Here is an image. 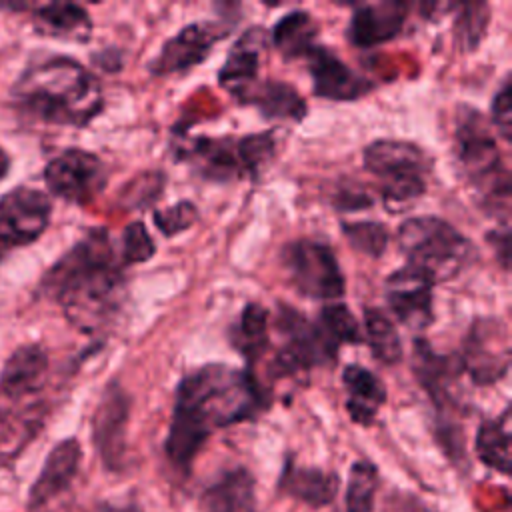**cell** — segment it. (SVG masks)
<instances>
[{"label":"cell","mask_w":512,"mask_h":512,"mask_svg":"<svg viewBox=\"0 0 512 512\" xmlns=\"http://www.w3.org/2000/svg\"><path fill=\"white\" fill-rule=\"evenodd\" d=\"M276 328L282 334V346L276 354V366L284 374L328 364L336 358L338 346H334L326 338L318 324L310 322L294 308L280 306Z\"/></svg>","instance_id":"11"},{"label":"cell","mask_w":512,"mask_h":512,"mask_svg":"<svg viewBox=\"0 0 512 512\" xmlns=\"http://www.w3.org/2000/svg\"><path fill=\"white\" fill-rule=\"evenodd\" d=\"M276 138L272 132L250 134L242 138H194L188 144L186 158L210 180H232L256 176L274 156Z\"/></svg>","instance_id":"6"},{"label":"cell","mask_w":512,"mask_h":512,"mask_svg":"<svg viewBox=\"0 0 512 512\" xmlns=\"http://www.w3.org/2000/svg\"><path fill=\"white\" fill-rule=\"evenodd\" d=\"M456 158L464 176L480 196L482 206L492 210L496 216L502 212L506 220L510 204V176L484 118L472 108L458 112Z\"/></svg>","instance_id":"4"},{"label":"cell","mask_w":512,"mask_h":512,"mask_svg":"<svg viewBox=\"0 0 512 512\" xmlns=\"http://www.w3.org/2000/svg\"><path fill=\"white\" fill-rule=\"evenodd\" d=\"M52 218V200L46 192L16 186L0 196V242L26 246L36 242Z\"/></svg>","instance_id":"13"},{"label":"cell","mask_w":512,"mask_h":512,"mask_svg":"<svg viewBox=\"0 0 512 512\" xmlns=\"http://www.w3.org/2000/svg\"><path fill=\"white\" fill-rule=\"evenodd\" d=\"M268 332H270V314H268V310L258 302H250V304L244 306L240 318L232 326L230 340H232V346L246 360H256L270 346Z\"/></svg>","instance_id":"29"},{"label":"cell","mask_w":512,"mask_h":512,"mask_svg":"<svg viewBox=\"0 0 512 512\" xmlns=\"http://www.w3.org/2000/svg\"><path fill=\"white\" fill-rule=\"evenodd\" d=\"M266 46L264 28H248L230 48L222 70L218 72V82L236 98L256 82L260 70V56Z\"/></svg>","instance_id":"24"},{"label":"cell","mask_w":512,"mask_h":512,"mask_svg":"<svg viewBox=\"0 0 512 512\" xmlns=\"http://www.w3.org/2000/svg\"><path fill=\"white\" fill-rule=\"evenodd\" d=\"M40 292L80 330L100 328L118 308L124 276L106 230H90L42 276Z\"/></svg>","instance_id":"2"},{"label":"cell","mask_w":512,"mask_h":512,"mask_svg":"<svg viewBox=\"0 0 512 512\" xmlns=\"http://www.w3.org/2000/svg\"><path fill=\"white\" fill-rule=\"evenodd\" d=\"M320 330L326 334V338L334 344H360L362 342V332L358 326V320L354 314L344 306L342 302H330L326 304L320 314L318 322Z\"/></svg>","instance_id":"32"},{"label":"cell","mask_w":512,"mask_h":512,"mask_svg":"<svg viewBox=\"0 0 512 512\" xmlns=\"http://www.w3.org/2000/svg\"><path fill=\"white\" fill-rule=\"evenodd\" d=\"M10 166H12V160H10V154L0 146V180L8 174V170H10Z\"/></svg>","instance_id":"41"},{"label":"cell","mask_w":512,"mask_h":512,"mask_svg":"<svg viewBox=\"0 0 512 512\" xmlns=\"http://www.w3.org/2000/svg\"><path fill=\"white\" fill-rule=\"evenodd\" d=\"M152 218H154L156 228L166 238H172V236H178V234H182V232H186L188 228L194 226V222L198 220V210L192 202L182 200V202H176V204H172L164 210H156Z\"/></svg>","instance_id":"35"},{"label":"cell","mask_w":512,"mask_h":512,"mask_svg":"<svg viewBox=\"0 0 512 512\" xmlns=\"http://www.w3.org/2000/svg\"><path fill=\"white\" fill-rule=\"evenodd\" d=\"M432 286L422 272L408 264L386 278V302L408 330L420 332L432 322Z\"/></svg>","instance_id":"17"},{"label":"cell","mask_w":512,"mask_h":512,"mask_svg":"<svg viewBox=\"0 0 512 512\" xmlns=\"http://www.w3.org/2000/svg\"><path fill=\"white\" fill-rule=\"evenodd\" d=\"M202 512H258L256 478L246 466L224 470L200 494Z\"/></svg>","instance_id":"22"},{"label":"cell","mask_w":512,"mask_h":512,"mask_svg":"<svg viewBox=\"0 0 512 512\" xmlns=\"http://www.w3.org/2000/svg\"><path fill=\"white\" fill-rule=\"evenodd\" d=\"M386 512H438L422 498L408 492H394L386 500Z\"/></svg>","instance_id":"38"},{"label":"cell","mask_w":512,"mask_h":512,"mask_svg":"<svg viewBox=\"0 0 512 512\" xmlns=\"http://www.w3.org/2000/svg\"><path fill=\"white\" fill-rule=\"evenodd\" d=\"M282 264L290 284L306 298L336 302L344 296V276L332 248L300 238L284 246Z\"/></svg>","instance_id":"8"},{"label":"cell","mask_w":512,"mask_h":512,"mask_svg":"<svg viewBox=\"0 0 512 512\" xmlns=\"http://www.w3.org/2000/svg\"><path fill=\"white\" fill-rule=\"evenodd\" d=\"M238 100L254 106L266 118H282L300 122L306 114V102L294 86L280 80H256L250 84Z\"/></svg>","instance_id":"25"},{"label":"cell","mask_w":512,"mask_h":512,"mask_svg":"<svg viewBox=\"0 0 512 512\" xmlns=\"http://www.w3.org/2000/svg\"><path fill=\"white\" fill-rule=\"evenodd\" d=\"M406 20V4H360L348 24V40L358 48H374L396 38Z\"/></svg>","instance_id":"21"},{"label":"cell","mask_w":512,"mask_h":512,"mask_svg":"<svg viewBox=\"0 0 512 512\" xmlns=\"http://www.w3.org/2000/svg\"><path fill=\"white\" fill-rule=\"evenodd\" d=\"M156 244L142 222H132L122 232V262L138 264L152 258Z\"/></svg>","instance_id":"36"},{"label":"cell","mask_w":512,"mask_h":512,"mask_svg":"<svg viewBox=\"0 0 512 512\" xmlns=\"http://www.w3.org/2000/svg\"><path fill=\"white\" fill-rule=\"evenodd\" d=\"M14 106L44 124L82 128L104 106L96 76L78 60L48 56L28 64L10 88Z\"/></svg>","instance_id":"3"},{"label":"cell","mask_w":512,"mask_h":512,"mask_svg":"<svg viewBox=\"0 0 512 512\" xmlns=\"http://www.w3.org/2000/svg\"><path fill=\"white\" fill-rule=\"evenodd\" d=\"M82 462V446L70 436L56 442L44 458V464L28 488L26 508L30 512L46 508L52 500L70 490Z\"/></svg>","instance_id":"16"},{"label":"cell","mask_w":512,"mask_h":512,"mask_svg":"<svg viewBox=\"0 0 512 512\" xmlns=\"http://www.w3.org/2000/svg\"><path fill=\"white\" fill-rule=\"evenodd\" d=\"M312 76L314 94L328 100H354L370 90L366 78L348 68L334 52L324 46H314L306 56Z\"/></svg>","instance_id":"19"},{"label":"cell","mask_w":512,"mask_h":512,"mask_svg":"<svg viewBox=\"0 0 512 512\" xmlns=\"http://www.w3.org/2000/svg\"><path fill=\"white\" fill-rule=\"evenodd\" d=\"M364 168L380 180L388 206H404L424 194L430 162L414 142L376 140L364 148Z\"/></svg>","instance_id":"7"},{"label":"cell","mask_w":512,"mask_h":512,"mask_svg":"<svg viewBox=\"0 0 512 512\" xmlns=\"http://www.w3.org/2000/svg\"><path fill=\"white\" fill-rule=\"evenodd\" d=\"M510 100H512L510 78H504L500 90L494 94V100H492V124L504 142H510V128H512Z\"/></svg>","instance_id":"37"},{"label":"cell","mask_w":512,"mask_h":512,"mask_svg":"<svg viewBox=\"0 0 512 512\" xmlns=\"http://www.w3.org/2000/svg\"><path fill=\"white\" fill-rule=\"evenodd\" d=\"M48 354L40 344L18 346L4 362L0 370V412H12L22 408L24 414L42 418L28 400L36 398L46 382Z\"/></svg>","instance_id":"14"},{"label":"cell","mask_w":512,"mask_h":512,"mask_svg":"<svg viewBox=\"0 0 512 512\" xmlns=\"http://www.w3.org/2000/svg\"><path fill=\"white\" fill-rule=\"evenodd\" d=\"M130 398L118 382H108L92 416V444L104 470L120 474L128 460Z\"/></svg>","instance_id":"12"},{"label":"cell","mask_w":512,"mask_h":512,"mask_svg":"<svg viewBox=\"0 0 512 512\" xmlns=\"http://www.w3.org/2000/svg\"><path fill=\"white\" fill-rule=\"evenodd\" d=\"M490 12L486 4H464L456 18V36L466 50H474L486 32Z\"/></svg>","instance_id":"34"},{"label":"cell","mask_w":512,"mask_h":512,"mask_svg":"<svg viewBox=\"0 0 512 512\" xmlns=\"http://www.w3.org/2000/svg\"><path fill=\"white\" fill-rule=\"evenodd\" d=\"M460 368L478 386H490L502 380L510 366V338L506 326L498 318H478L468 328Z\"/></svg>","instance_id":"9"},{"label":"cell","mask_w":512,"mask_h":512,"mask_svg":"<svg viewBox=\"0 0 512 512\" xmlns=\"http://www.w3.org/2000/svg\"><path fill=\"white\" fill-rule=\"evenodd\" d=\"M100 512H144V508L138 502H122V504H114V502H102L98 506Z\"/></svg>","instance_id":"40"},{"label":"cell","mask_w":512,"mask_h":512,"mask_svg":"<svg viewBox=\"0 0 512 512\" xmlns=\"http://www.w3.org/2000/svg\"><path fill=\"white\" fill-rule=\"evenodd\" d=\"M460 372V362L454 358L436 354L424 340L414 342V374L438 410L456 406L454 384Z\"/></svg>","instance_id":"23"},{"label":"cell","mask_w":512,"mask_h":512,"mask_svg":"<svg viewBox=\"0 0 512 512\" xmlns=\"http://www.w3.org/2000/svg\"><path fill=\"white\" fill-rule=\"evenodd\" d=\"M4 10H30L36 34L50 36L66 42H88L92 36L90 14L74 2H48V4H0Z\"/></svg>","instance_id":"18"},{"label":"cell","mask_w":512,"mask_h":512,"mask_svg":"<svg viewBox=\"0 0 512 512\" xmlns=\"http://www.w3.org/2000/svg\"><path fill=\"white\" fill-rule=\"evenodd\" d=\"M510 410L506 408L502 416L494 420H484L476 430L474 450L478 460L490 468L496 470L502 476H508L512 470L510 462Z\"/></svg>","instance_id":"27"},{"label":"cell","mask_w":512,"mask_h":512,"mask_svg":"<svg viewBox=\"0 0 512 512\" xmlns=\"http://www.w3.org/2000/svg\"><path fill=\"white\" fill-rule=\"evenodd\" d=\"M486 238H488V244L494 248L496 256L500 258V262H502V268H504V270H508V254H510V250H508V244H510V236H508V224H502L500 228L492 230V232H490Z\"/></svg>","instance_id":"39"},{"label":"cell","mask_w":512,"mask_h":512,"mask_svg":"<svg viewBox=\"0 0 512 512\" xmlns=\"http://www.w3.org/2000/svg\"><path fill=\"white\" fill-rule=\"evenodd\" d=\"M276 488L282 496L318 510L336 500L340 492V476L318 466H300L294 458H286Z\"/></svg>","instance_id":"20"},{"label":"cell","mask_w":512,"mask_h":512,"mask_svg":"<svg viewBox=\"0 0 512 512\" xmlns=\"http://www.w3.org/2000/svg\"><path fill=\"white\" fill-rule=\"evenodd\" d=\"M226 34L228 28L222 22H192L162 44L160 52L150 60L148 70L154 76H170L190 70L192 66H198Z\"/></svg>","instance_id":"15"},{"label":"cell","mask_w":512,"mask_h":512,"mask_svg":"<svg viewBox=\"0 0 512 512\" xmlns=\"http://www.w3.org/2000/svg\"><path fill=\"white\" fill-rule=\"evenodd\" d=\"M4 254H6V246L0 242V262L4 260Z\"/></svg>","instance_id":"42"},{"label":"cell","mask_w":512,"mask_h":512,"mask_svg":"<svg viewBox=\"0 0 512 512\" xmlns=\"http://www.w3.org/2000/svg\"><path fill=\"white\" fill-rule=\"evenodd\" d=\"M364 328L372 356L386 366L398 364L402 358V342L392 320L378 308H364Z\"/></svg>","instance_id":"30"},{"label":"cell","mask_w":512,"mask_h":512,"mask_svg":"<svg viewBox=\"0 0 512 512\" xmlns=\"http://www.w3.org/2000/svg\"><path fill=\"white\" fill-rule=\"evenodd\" d=\"M380 476L370 460H356L350 466L346 486V512H374Z\"/></svg>","instance_id":"31"},{"label":"cell","mask_w":512,"mask_h":512,"mask_svg":"<svg viewBox=\"0 0 512 512\" xmlns=\"http://www.w3.org/2000/svg\"><path fill=\"white\" fill-rule=\"evenodd\" d=\"M268 396L250 370L222 364L202 366L176 388L164 454L180 476H188L206 440L220 428L256 418Z\"/></svg>","instance_id":"1"},{"label":"cell","mask_w":512,"mask_h":512,"mask_svg":"<svg viewBox=\"0 0 512 512\" xmlns=\"http://www.w3.org/2000/svg\"><path fill=\"white\" fill-rule=\"evenodd\" d=\"M342 382L348 394L346 410L350 420L360 426H370L380 406L386 402V388L380 378L360 364H348L342 372Z\"/></svg>","instance_id":"26"},{"label":"cell","mask_w":512,"mask_h":512,"mask_svg":"<svg viewBox=\"0 0 512 512\" xmlns=\"http://www.w3.org/2000/svg\"><path fill=\"white\" fill-rule=\"evenodd\" d=\"M342 232L354 250L372 258H378L388 246V230L380 222H344Z\"/></svg>","instance_id":"33"},{"label":"cell","mask_w":512,"mask_h":512,"mask_svg":"<svg viewBox=\"0 0 512 512\" xmlns=\"http://www.w3.org/2000/svg\"><path fill=\"white\" fill-rule=\"evenodd\" d=\"M316 34L314 18L308 12L294 10L274 24L270 40L284 58H304L316 46Z\"/></svg>","instance_id":"28"},{"label":"cell","mask_w":512,"mask_h":512,"mask_svg":"<svg viewBox=\"0 0 512 512\" xmlns=\"http://www.w3.org/2000/svg\"><path fill=\"white\" fill-rule=\"evenodd\" d=\"M44 182L54 196L70 204H88L104 190L108 170L96 154L68 148L46 164Z\"/></svg>","instance_id":"10"},{"label":"cell","mask_w":512,"mask_h":512,"mask_svg":"<svg viewBox=\"0 0 512 512\" xmlns=\"http://www.w3.org/2000/svg\"><path fill=\"white\" fill-rule=\"evenodd\" d=\"M398 246L408 266L432 284L456 278L474 260V244L452 224L436 216H414L398 228Z\"/></svg>","instance_id":"5"}]
</instances>
